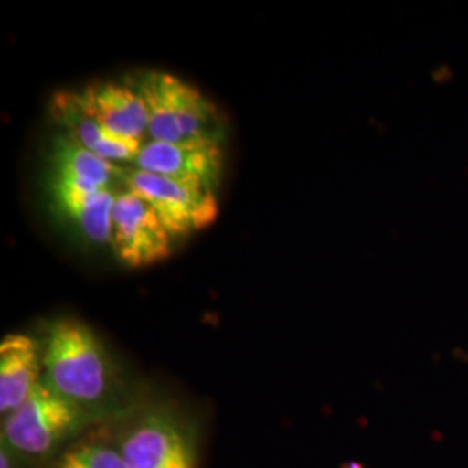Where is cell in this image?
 I'll use <instances>...</instances> for the list:
<instances>
[{
	"label": "cell",
	"instance_id": "obj_6",
	"mask_svg": "<svg viewBox=\"0 0 468 468\" xmlns=\"http://www.w3.org/2000/svg\"><path fill=\"white\" fill-rule=\"evenodd\" d=\"M174 236L148 201L125 187L113 207L112 247L129 268H148L172 253Z\"/></svg>",
	"mask_w": 468,
	"mask_h": 468
},
{
	"label": "cell",
	"instance_id": "obj_8",
	"mask_svg": "<svg viewBox=\"0 0 468 468\" xmlns=\"http://www.w3.org/2000/svg\"><path fill=\"white\" fill-rule=\"evenodd\" d=\"M122 191L48 176V193L54 212L96 245H112L113 207Z\"/></svg>",
	"mask_w": 468,
	"mask_h": 468
},
{
	"label": "cell",
	"instance_id": "obj_11",
	"mask_svg": "<svg viewBox=\"0 0 468 468\" xmlns=\"http://www.w3.org/2000/svg\"><path fill=\"white\" fill-rule=\"evenodd\" d=\"M48 176L79 185L125 189L127 168L112 164L87 150L75 137L61 131L50 143Z\"/></svg>",
	"mask_w": 468,
	"mask_h": 468
},
{
	"label": "cell",
	"instance_id": "obj_10",
	"mask_svg": "<svg viewBox=\"0 0 468 468\" xmlns=\"http://www.w3.org/2000/svg\"><path fill=\"white\" fill-rule=\"evenodd\" d=\"M50 112L56 122L63 125V131L75 137L87 150L117 165H134L144 143L127 141L108 133L96 118L85 112L75 92H58L50 102Z\"/></svg>",
	"mask_w": 468,
	"mask_h": 468
},
{
	"label": "cell",
	"instance_id": "obj_7",
	"mask_svg": "<svg viewBox=\"0 0 468 468\" xmlns=\"http://www.w3.org/2000/svg\"><path fill=\"white\" fill-rule=\"evenodd\" d=\"M134 168L218 189L224 168V151L216 139L185 143L146 141Z\"/></svg>",
	"mask_w": 468,
	"mask_h": 468
},
{
	"label": "cell",
	"instance_id": "obj_5",
	"mask_svg": "<svg viewBox=\"0 0 468 468\" xmlns=\"http://www.w3.org/2000/svg\"><path fill=\"white\" fill-rule=\"evenodd\" d=\"M127 468H197L195 441L174 413L151 410L135 419L117 444Z\"/></svg>",
	"mask_w": 468,
	"mask_h": 468
},
{
	"label": "cell",
	"instance_id": "obj_12",
	"mask_svg": "<svg viewBox=\"0 0 468 468\" xmlns=\"http://www.w3.org/2000/svg\"><path fill=\"white\" fill-rule=\"evenodd\" d=\"M44 354L27 335L11 334L0 342V413L5 417L32 394L42 380Z\"/></svg>",
	"mask_w": 468,
	"mask_h": 468
},
{
	"label": "cell",
	"instance_id": "obj_13",
	"mask_svg": "<svg viewBox=\"0 0 468 468\" xmlns=\"http://www.w3.org/2000/svg\"><path fill=\"white\" fill-rule=\"evenodd\" d=\"M54 468H127L115 446L104 441H82L61 454Z\"/></svg>",
	"mask_w": 468,
	"mask_h": 468
},
{
	"label": "cell",
	"instance_id": "obj_4",
	"mask_svg": "<svg viewBox=\"0 0 468 468\" xmlns=\"http://www.w3.org/2000/svg\"><path fill=\"white\" fill-rule=\"evenodd\" d=\"M125 186L150 203L172 236L201 231L218 220V195L208 186L134 167L127 168Z\"/></svg>",
	"mask_w": 468,
	"mask_h": 468
},
{
	"label": "cell",
	"instance_id": "obj_1",
	"mask_svg": "<svg viewBox=\"0 0 468 468\" xmlns=\"http://www.w3.org/2000/svg\"><path fill=\"white\" fill-rule=\"evenodd\" d=\"M44 378L68 401L90 411L110 394L113 368L100 338L73 318L52 323L44 349Z\"/></svg>",
	"mask_w": 468,
	"mask_h": 468
},
{
	"label": "cell",
	"instance_id": "obj_9",
	"mask_svg": "<svg viewBox=\"0 0 468 468\" xmlns=\"http://www.w3.org/2000/svg\"><path fill=\"white\" fill-rule=\"evenodd\" d=\"M90 117L117 137L146 143L150 115L139 89L118 82H94L75 92Z\"/></svg>",
	"mask_w": 468,
	"mask_h": 468
},
{
	"label": "cell",
	"instance_id": "obj_14",
	"mask_svg": "<svg viewBox=\"0 0 468 468\" xmlns=\"http://www.w3.org/2000/svg\"><path fill=\"white\" fill-rule=\"evenodd\" d=\"M7 446L2 444V452H0V468H15L13 465V454Z\"/></svg>",
	"mask_w": 468,
	"mask_h": 468
},
{
	"label": "cell",
	"instance_id": "obj_2",
	"mask_svg": "<svg viewBox=\"0 0 468 468\" xmlns=\"http://www.w3.org/2000/svg\"><path fill=\"white\" fill-rule=\"evenodd\" d=\"M90 411L68 401L42 377L32 394L2 421V444L13 452L46 456L80 434Z\"/></svg>",
	"mask_w": 468,
	"mask_h": 468
},
{
	"label": "cell",
	"instance_id": "obj_3",
	"mask_svg": "<svg viewBox=\"0 0 468 468\" xmlns=\"http://www.w3.org/2000/svg\"><path fill=\"white\" fill-rule=\"evenodd\" d=\"M137 89L150 115L148 141H218L216 106L197 87L165 71H148Z\"/></svg>",
	"mask_w": 468,
	"mask_h": 468
}]
</instances>
